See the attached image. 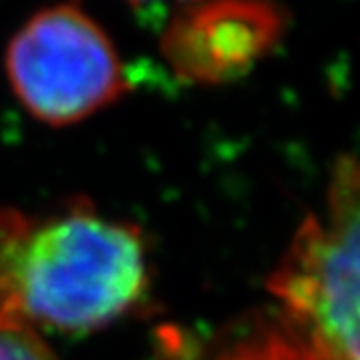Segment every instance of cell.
<instances>
[{
	"label": "cell",
	"mask_w": 360,
	"mask_h": 360,
	"mask_svg": "<svg viewBox=\"0 0 360 360\" xmlns=\"http://www.w3.org/2000/svg\"><path fill=\"white\" fill-rule=\"evenodd\" d=\"M148 289L141 233L89 204L31 215L0 209V328L89 332Z\"/></svg>",
	"instance_id": "1"
},
{
	"label": "cell",
	"mask_w": 360,
	"mask_h": 360,
	"mask_svg": "<svg viewBox=\"0 0 360 360\" xmlns=\"http://www.w3.org/2000/svg\"><path fill=\"white\" fill-rule=\"evenodd\" d=\"M358 163L337 159L326 219L308 215L267 280L291 332L319 360H358Z\"/></svg>",
	"instance_id": "2"
},
{
	"label": "cell",
	"mask_w": 360,
	"mask_h": 360,
	"mask_svg": "<svg viewBox=\"0 0 360 360\" xmlns=\"http://www.w3.org/2000/svg\"><path fill=\"white\" fill-rule=\"evenodd\" d=\"M5 70L24 109L50 126L79 124L131 89L111 37L74 5L37 11L11 37Z\"/></svg>",
	"instance_id": "3"
},
{
	"label": "cell",
	"mask_w": 360,
	"mask_h": 360,
	"mask_svg": "<svg viewBox=\"0 0 360 360\" xmlns=\"http://www.w3.org/2000/svg\"><path fill=\"white\" fill-rule=\"evenodd\" d=\"M287 29L276 0H191L167 24L161 50L178 79L221 85L269 57Z\"/></svg>",
	"instance_id": "4"
},
{
	"label": "cell",
	"mask_w": 360,
	"mask_h": 360,
	"mask_svg": "<svg viewBox=\"0 0 360 360\" xmlns=\"http://www.w3.org/2000/svg\"><path fill=\"white\" fill-rule=\"evenodd\" d=\"M217 360H319L293 332H263L243 339Z\"/></svg>",
	"instance_id": "5"
},
{
	"label": "cell",
	"mask_w": 360,
	"mask_h": 360,
	"mask_svg": "<svg viewBox=\"0 0 360 360\" xmlns=\"http://www.w3.org/2000/svg\"><path fill=\"white\" fill-rule=\"evenodd\" d=\"M0 360H59L37 332L0 328Z\"/></svg>",
	"instance_id": "6"
},
{
	"label": "cell",
	"mask_w": 360,
	"mask_h": 360,
	"mask_svg": "<svg viewBox=\"0 0 360 360\" xmlns=\"http://www.w3.org/2000/svg\"><path fill=\"white\" fill-rule=\"evenodd\" d=\"M131 3H150V0H131ZM180 3H191V0H180Z\"/></svg>",
	"instance_id": "7"
}]
</instances>
